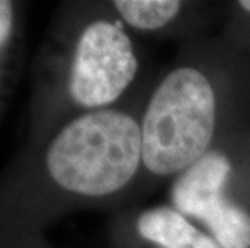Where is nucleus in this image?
<instances>
[{
	"label": "nucleus",
	"instance_id": "6e6552de",
	"mask_svg": "<svg viewBox=\"0 0 250 248\" xmlns=\"http://www.w3.org/2000/svg\"><path fill=\"white\" fill-rule=\"evenodd\" d=\"M237 5L244 10V12L250 13V0H241V2H239Z\"/></svg>",
	"mask_w": 250,
	"mask_h": 248
},
{
	"label": "nucleus",
	"instance_id": "20e7f679",
	"mask_svg": "<svg viewBox=\"0 0 250 248\" xmlns=\"http://www.w3.org/2000/svg\"><path fill=\"white\" fill-rule=\"evenodd\" d=\"M232 161L211 149L174 177L169 198L173 208L199 221L223 248H250V211L228 195Z\"/></svg>",
	"mask_w": 250,
	"mask_h": 248
},
{
	"label": "nucleus",
	"instance_id": "f03ea898",
	"mask_svg": "<svg viewBox=\"0 0 250 248\" xmlns=\"http://www.w3.org/2000/svg\"><path fill=\"white\" fill-rule=\"evenodd\" d=\"M213 82L195 66H178L153 89L141 119L142 166L176 177L211 150L216 131Z\"/></svg>",
	"mask_w": 250,
	"mask_h": 248
},
{
	"label": "nucleus",
	"instance_id": "39448f33",
	"mask_svg": "<svg viewBox=\"0 0 250 248\" xmlns=\"http://www.w3.org/2000/svg\"><path fill=\"white\" fill-rule=\"evenodd\" d=\"M136 229L144 240L157 248H223L208 232L199 229L173 207L142 211Z\"/></svg>",
	"mask_w": 250,
	"mask_h": 248
},
{
	"label": "nucleus",
	"instance_id": "0eeeda50",
	"mask_svg": "<svg viewBox=\"0 0 250 248\" xmlns=\"http://www.w3.org/2000/svg\"><path fill=\"white\" fill-rule=\"evenodd\" d=\"M13 28V3L0 0V47L8 40Z\"/></svg>",
	"mask_w": 250,
	"mask_h": 248
},
{
	"label": "nucleus",
	"instance_id": "7ed1b4c3",
	"mask_svg": "<svg viewBox=\"0 0 250 248\" xmlns=\"http://www.w3.org/2000/svg\"><path fill=\"white\" fill-rule=\"evenodd\" d=\"M137 70L134 44L121 23L95 19L74 47L68 91L79 107L105 110L127 91Z\"/></svg>",
	"mask_w": 250,
	"mask_h": 248
},
{
	"label": "nucleus",
	"instance_id": "423d86ee",
	"mask_svg": "<svg viewBox=\"0 0 250 248\" xmlns=\"http://www.w3.org/2000/svg\"><path fill=\"white\" fill-rule=\"evenodd\" d=\"M113 7L129 28L152 33L173 23L183 12L184 3L178 0H116Z\"/></svg>",
	"mask_w": 250,
	"mask_h": 248
},
{
	"label": "nucleus",
	"instance_id": "f257e3e1",
	"mask_svg": "<svg viewBox=\"0 0 250 248\" xmlns=\"http://www.w3.org/2000/svg\"><path fill=\"white\" fill-rule=\"evenodd\" d=\"M50 177L81 197H108L142 166L141 121L120 110H94L70 121L45 155Z\"/></svg>",
	"mask_w": 250,
	"mask_h": 248
}]
</instances>
